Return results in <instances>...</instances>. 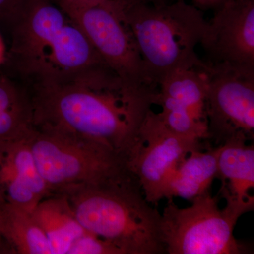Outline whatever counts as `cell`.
Instances as JSON below:
<instances>
[{"mask_svg":"<svg viewBox=\"0 0 254 254\" xmlns=\"http://www.w3.org/2000/svg\"><path fill=\"white\" fill-rule=\"evenodd\" d=\"M1 248L6 249V251H7L6 250V246H5L4 242H3V241L1 240V237H0V251H2Z\"/></svg>","mask_w":254,"mask_h":254,"instance_id":"d4e9b609","label":"cell"},{"mask_svg":"<svg viewBox=\"0 0 254 254\" xmlns=\"http://www.w3.org/2000/svg\"><path fill=\"white\" fill-rule=\"evenodd\" d=\"M6 48H5L4 41L0 36V66L4 64L5 58H6Z\"/></svg>","mask_w":254,"mask_h":254,"instance_id":"cb8c5ba5","label":"cell"},{"mask_svg":"<svg viewBox=\"0 0 254 254\" xmlns=\"http://www.w3.org/2000/svg\"><path fill=\"white\" fill-rule=\"evenodd\" d=\"M26 88L34 128L101 143L127 165L141 145V127L158 91L128 84L108 66Z\"/></svg>","mask_w":254,"mask_h":254,"instance_id":"6da1fadb","label":"cell"},{"mask_svg":"<svg viewBox=\"0 0 254 254\" xmlns=\"http://www.w3.org/2000/svg\"><path fill=\"white\" fill-rule=\"evenodd\" d=\"M218 146L203 147L190 151L179 165L169 182L165 198L175 197L191 202L210 190L218 178Z\"/></svg>","mask_w":254,"mask_h":254,"instance_id":"4fadbf2b","label":"cell"},{"mask_svg":"<svg viewBox=\"0 0 254 254\" xmlns=\"http://www.w3.org/2000/svg\"><path fill=\"white\" fill-rule=\"evenodd\" d=\"M78 222L86 231L111 242L124 254L167 253L161 214L145 200L136 177L64 189Z\"/></svg>","mask_w":254,"mask_h":254,"instance_id":"3957f363","label":"cell"},{"mask_svg":"<svg viewBox=\"0 0 254 254\" xmlns=\"http://www.w3.org/2000/svg\"><path fill=\"white\" fill-rule=\"evenodd\" d=\"M29 143L53 193L68 187L135 177L123 157L97 142L33 127Z\"/></svg>","mask_w":254,"mask_h":254,"instance_id":"8992f818","label":"cell"},{"mask_svg":"<svg viewBox=\"0 0 254 254\" xmlns=\"http://www.w3.org/2000/svg\"><path fill=\"white\" fill-rule=\"evenodd\" d=\"M252 138L237 132L219 145L218 178L222 180V196L242 202L254 201V146Z\"/></svg>","mask_w":254,"mask_h":254,"instance_id":"7c38bea8","label":"cell"},{"mask_svg":"<svg viewBox=\"0 0 254 254\" xmlns=\"http://www.w3.org/2000/svg\"><path fill=\"white\" fill-rule=\"evenodd\" d=\"M226 206L219 208L218 200L210 190L180 208L168 200L161 214L160 231L168 254H242L243 244L234 235L242 215L252 211L254 201L242 202L229 196Z\"/></svg>","mask_w":254,"mask_h":254,"instance_id":"5b68a950","label":"cell"},{"mask_svg":"<svg viewBox=\"0 0 254 254\" xmlns=\"http://www.w3.org/2000/svg\"><path fill=\"white\" fill-rule=\"evenodd\" d=\"M64 12L81 28L107 66L123 81L134 86L158 88L150 78L131 31L113 0Z\"/></svg>","mask_w":254,"mask_h":254,"instance_id":"52a82bcc","label":"cell"},{"mask_svg":"<svg viewBox=\"0 0 254 254\" xmlns=\"http://www.w3.org/2000/svg\"><path fill=\"white\" fill-rule=\"evenodd\" d=\"M30 100L26 87L19 86L11 78L0 74V113L29 103Z\"/></svg>","mask_w":254,"mask_h":254,"instance_id":"d6986e66","label":"cell"},{"mask_svg":"<svg viewBox=\"0 0 254 254\" xmlns=\"http://www.w3.org/2000/svg\"><path fill=\"white\" fill-rule=\"evenodd\" d=\"M155 104L161 106L162 111L157 114L165 127L173 133L196 141L209 139L208 124L198 121L187 110L158 93Z\"/></svg>","mask_w":254,"mask_h":254,"instance_id":"e0dca14e","label":"cell"},{"mask_svg":"<svg viewBox=\"0 0 254 254\" xmlns=\"http://www.w3.org/2000/svg\"><path fill=\"white\" fill-rule=\"evenodd\" d=\"M122 2L131 4V3H144V4H161L166 3V0H119Z\"/></svg>","mask_w":254,"mask_h":254,"instance_id":"603a6c76","label":"cell"},{"mask_svg":"<svg viewBox=\"0 0 254 254\" xmlns=\"http://www.w3.org/2000/svg\"><path fill=\"white\" fill-rule=\"evenodd\" d=\"M178 1H186L187 0H178ZM190 1H191L193 6L199 9H208L212 8L216 9L227 0H190Z\"/></svg>","mask_w":254,"mask_h":254,"instance_id":"7402d4cb","label":"cell"},{"mask_svg":"<svg viewBox=\"0 0 254 254\" xmlns=\"http://www.w3.org/2000/svg\"><path fill=\"white\" fill-rule=\"evenodd\" d=\"M216 9L200 43L206 63L254 69V0H227Z\"/></svg>","mask_w":254,"mask_h":254,"instance_id":"30bf717a","label":"cell"},{"mask_svg":"<svg viewBox=\"0 0 254 254\" xmlns=\"http://www.w3.org/2000/svg\"><path fill=\"white\" fill-rule=\"evenodd\" d=\"M24 1L25 0H0V23L10 28L21 14Z\"/></svg>","mask_w":254,"mask_h":254,"instance_id":"ffe728a7","label":"cell"},{"mask_svg":"<svg viewBox=\"0 0 254 254\" xmlns=\"http://www.w3.org/2000/svg\"><path fill=\"white\" fill-rule=\"evenodd\" d=\"M32 130L26 136L0 143V204L12 205L30 212L53 194L32 153Z\"/></svg>","mask_w":254,"mask_h":254,"instance_id":"8fae6325","label":"cell"},{"mask_svg":"<svg viewBox=\"0 0 254 254\" xmlns=\"http://www.w3.org/2000/svg\"><path fill=\"white\" fill-rule=\"evenodd\" d=\"M207 64L209 139L220 145L232 135L243 132L253 140L254 69Z\"/></svg>","mask_w":254,"mask_h":254,"instance_id":"ba28073f","label":"cell"},{"mask_svg":"<svg viewBox=\"0 0 254 254\" xmlns=\"http://www.w3.org/2000/svg\"><path fill=\"white\" fill-rule=\"evenodd\" d=\"M32 214L46 235L52 254H68L73 244L87 232L62 193L42 200Z\"/></svg>","mask_w":254,"mask_h":254,"instance_id":"5bb4252c","label":"cell"},{"mask_svg":"<svg viewBox=\"0 0 254 254\" xmlns=\"http://www.w3.org/2000/svg\"><path fill=\"white\" fill-rule=\"evenodd\" d=\"M0 237L8 252L18 254H52L44 232L32 212L0 204Z\"/></svg>","mask_w":254,"mask_h":254,"instance_id":"2e32d148","label":"cell"},{"mask_svg":"<svg viewBox=\"0 0 254 254\" xmlns=\"http://www.w3.org/2000/svg\"><path fill=\"white\" fill-rule=\"evenodd\" d=\"M140 136L141 145L128 168L139 182L145 200L157 205L165 198L169 182L184 159L192 150L206 146L203 141L170 131L152 110L145 117Z\"/></svg>","mask_w":254,"mask_h":254,"instance_id":"9c48e42d","label":"cell"},{"mask_svg":"<svg viewBox=\"0 0 254 254\" xmlns=\"http://www.w3.org/2000/svg\"><path fill=\"white\" fill-rule=\"evenodd\" d=\"M68 254H124L111 242L87 231L78 238Z\"/></svg>","mask_w":254,"mask_h":254,"instance_id":"ac0fdd59","label":"cell"},{"mask_svg":"<svg viewBox=\"0 0 254 254\" xmlns=\"http://www.w3.org/2000/svg\"><path fill=\"white\" fill-rule=\"evenodd\" d=\"M207 66L175 70L165 75L158 82L159 95L171 100L187 110L197 120L205 124H208Z\"/></svg>","mask_w":254,"mask_h":254,"instance_id":"9a60e30c","label":"cell"},{"mask_svg":"<svg viewBox=\"0 0 254 254\" xmlns=\"http://www.w3.org/2000/svg\"><path fill=\"white\" fill-rule=\"evenodd\" d=\"M55 1L64 11L88 6L90 4V0H55Z\"/></svg>","mask_w":254,"mask_h":254,"instance_id":"44dd1931","label":"cell"},{"mask_svg":"<svg viewBox=\"0 0 254 254\" xmlns=\"http://www.w3.org/2000/svg\"><path fill=\"white\" fill-rule=\"evenodd\" d=\"M113 1L157 86L175 70L206 66L195 53L208 23L198 8L178 0L161 4Z\"/></svg>","mask_w":254,"mask_h":254,"instance_id":"277c9868","label":"cell"},{"mask_svg":"<svg viewBox=\"0 0 254 254\" xmlns=\"http://www.w3.org/2000/svg\"><path fill=\"white\" fill-rule=\"evenodd\" d=\"M9 64L27 87L108 66L77 24L51 0H25L9 28Z\"/></svg>","mask_w":254,"mask_h":254,"instance_id":"7a4b0ae2","label":"cell"}]
</instances>
